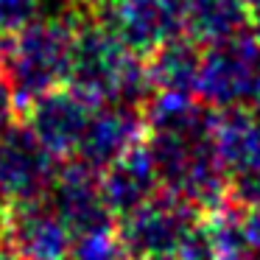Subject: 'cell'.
<instances>
[{"mask_svg":"<svg viewBox=\"0 0 260 260\" xmlns=\"http://www.w3.org/2000/svg\"><path fill=\"white\" fill-rule=\"evenodd\" d=\"M68 81L70 90L79 92L92 107L98 104L140 107L154 90L146 62H140L135 51L101 23L84 25L73 37Z\"/></svg>","mask_w":260,"mask_h":260,"instance_id":"obj_1","label":"cell"},{"mask_svg":"<svg viewBox=\"0 0 260 260\" xmlns=\"http://www.w3.org/2000/svg\"><path fill=\"white\" fill-rule=\"evenodd\" d=\"M196 210V204L174 190L154 193L146 204L123 215L118 226V243L129 260L174 257L199 224Z\"/></svg>","mask_w":260,"mask_h":260,"instance_id":"obj_3","label":"cell"},{"mask_svg":"<svg viewBox=\"0 0 260 260\" xmlns=\"http://www.w3.org/2000/svg\"><path fill=\"white\" fill-rule=\"evenodd\" d=\"M95 17L135 53H151L185 31V0H104Z\"/></svg>","mask_w":260,"mask_h":260,"instance_id":"obj_5","label":"cell"},{"mask_svg":"<svg viewBox=\"0 0 260 260\" xmlns=\"http://www.w3.org/2000/svg\"><path fill=\"white\" fill-rule=\"evenodd\" d=\"M157 185H159V176H157V168H154V159L148 154V148H140V146L135 151H129L126 157H120L118 162H112L107 168V174L101 176L104 202L109 204L112 213H120V215L146 204L157 193Z\"/></svg>","mask_w":260,"mask_h":260,"instance_id":"obj_11","label":"cell"},{"mask_svg":"<svg viewBox=\"0 0 260 260\" xmlns=\"http://www.w3.org/2000/svg\"><path fill=\"white\" fill-rule=\"evenodd\" d=\"M246 0H185V31L199 45H215L246 25Z\"/></svg>","mask_w":260,"mask_h":260,"instance_id":"obj_14","label":"cell"},{"mask_svg":"<svg viewBox=\"0 0 260 260\" xmlns=\"http://www.w3.org/2000/svg\"><path fill=\"white\" fill-rule=\"evenodd\" d=\"M146 68L154 90L168 95H190L199 87V73H202L199 42H193L190 37H174L154 48Z\"/></svg>","mask_w":260,"mask_h":260,"instance_id":"obj_13","label":"cell"},{"mask_svg":"<svg viewBox=\"0 0 260 260\" xmlns=\"http://www.w3.org/2000/svg\"><path fill=\"white\" fill-rule=\"evenodd\" d=\"M257 104H260V95H257Z\"/></svg>","mask_w":260,"mask_h":260,"instance_id":"obj_21","label":"cell"},{"mask_svg":"<svg viewBox=\"0 0 260 260\" xmlns=\"http://www.w3.org/2000/svg\"><path fill=\"white\" fill-rule=\"evenodd\" d=\"M53 210L62 215L68 230L73 235H107L112 226V210L104 202L101 193V179L90 165L79 159L76 165L68 168L53 179Z\"/></svg>","mask_w":260,"mask_h":260,"instance_id":"obj_8","label":"cell"},{"mask_svg":"<svg viewBox=\"0 0 260 260\" xmlns=\"http://www.w3.org/2000/svg\"><path fill=\"white\" fill-rule=\"evenodd\" d=\"M70 235L62 215L42 202L6 204L0 213V252L9 260H64Z\"/></svg>","mask_w":260,"mask_h":260,"instance_id":"obj_6","label":"cell"},{"mask_svg":"<svg viewBox=\"0 0 260 260\" xmlns=\"http://www.w3.org/2000/svg\"><path fill=\"white\" fill-rule=\"evenodd\" d=\"M53 179V154L28 126H9L0 135V199L6 204L42 202Z\"/></svg>","mask_w":260,"mask_h":260,"instance_id":"obj_7","label":"cell"},{"mask_svg":"<svg viewBox=\"0 0 260 260\" xmlns=\"http://www.w3.org/2000/svg\"><path fill=\"white\" fill-rule=\"evenodd\" d=\"M146 135V115L137 112V107L109 104L101 112H92L79 143V159L92 171H104L129 151H135Z\"/></svg>","mask_w":260,"mask_h":260,"instance_id":"obj_10","label":"cell"},{"mask_svg":"<svg viewBox=\"0 0 260 260\" xmlns=\"http://www.w3.org/2000/svg\"><path fill=\"white\" fill-rule=\"evenodd\" d=\"M252 34L260 42V9H254V20H252Z\"/></svg>","mask_w":260,"mask_h":260,"instance_id":"obj_18","label":"cell"},{"mask_svg":"<svg viewBox=\"0 0 260 260\" xmlns=\"http://www.w3.org/2000/svg\"><path fill=\"white\" fill-rule=\"evenodd\" d=\"M73 260H129V254L123 252L118 241L107 235H87L81 238V243L76 246Z\"/></svg>","mask_w":260,"mask_h":260,"instance_id":"obj_16","label":"cell"},{"mask_svg":"<svg viewBox=\"0 0 260 260\" xmlns=\"http://www.w3.org/2000/svg\"><path fill=\"white\" fill-rule=\"evenodd\" d=\"M226 196L235 199V204L241 210H246V213L260 210V168L241 171V174H230Z\"/></svg>","mask_w":260,"mask_h":260,"instance_id":"obj_15","label":"cell"},{"mask_svg":"<svg viewBox=\"0 0 260 260\" xmlns=\"http://www.w3.org/2000/svg\"><path fill=\"white\" fill-rule=\"evenodd\" d=\"M215 151L226 174L260 168V112L246 107H230L218 115Z\"/></svg>","mask_w":260,"mask_h":260,"instance_id":"obj_12","label":"cell"},{"mask_svg":"<svg viewBox=\"0 0 260 260\" xmlns=\"http://www.w3.org/2000/svg\"><path fill=\"white\" fill-rule=\"evenodd\" d=\"M210 107H241L260 95V42L254 34H232L202 53L199 87Z\"/></svg>","mask_w":260,"mask_h":260,"instance_id":"obj_4","label":"cell"},{"mask_svg":"<svg viewBox=\"0 0 260 260\" xmlns=\"http://www.w3.org/2000/svg\"><path fill=\"white\" fill-rule=\"evenodd\" d=\"M148 260H174V257H148Z\"/></svg>","mask_w":260,"mask_h":260,"instance_id":"obj_20","label":"cell"},{"mask_svg":"<svg viewBox=\"0 0 260 260\" xmlns=\"http://www.w3.org/2000/svg\"><path fill=\"white\" fill-rule=\"evenodd\" d=\"M246 6L249 9H260V0H246Z\"/></svg>","mask_w":260,"mask_h":260,"instance_id":"obj_19","label":"cell"},{"mask_svg":"<svg viewBox=\"0 0 260 260\" xmlns=\"http://www.w3.org/2000/svg\"><path fill=\"white\" fill-rule=\"evenodd\" d=\"M70 48H73V31L59 20L28 23L17 34H12L3 70L12 79L17 101L31 104L68 79Z\"/></svg>","mask_w":260,"mask_h":260,"instance_id":"obj_2","label":"cell"},{"mask_svg":"<svg viewBox=\"0 0 260 260\" xmlns=\"http://www.w3.org/2000/svg\"><path fill=\"white\" fill-rule=\"evenodd\" d=\"M14 115H17V92H14L6 70L0 68V135L9 126H14Z\"/></svg>","mask_w":260,"mask_h":260,"instance_id":"obj_17","label":"cell"},{"mask_svg":"<svg viewBox=\"0 0 260 260\" xmlns=\"http://www.w3.org/2000/svg\"><path fill=\"white\" fill-rule=\"evenodd\" d=\"M28 107V129L53 157L79 151V143L92 118V104H87L70 87L68 90L56 87V90L34 98Z\"/></svg>","mask_w":260,"mask_h":260,"instance_id":"obj_9","label":"cell"}]
</instances>
